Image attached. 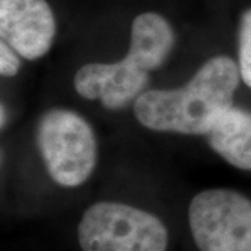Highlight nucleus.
<instances>
[{
    "label": "nucleus",
    "instance_id": "0eeeda50",
    "mask_svg": "<svg viewBox=\"0 0 251 251\" xmlns=\"http://www.w3.org/2000/svg\"><path fill=\"white\" fill-rule=\"evenodd\" d=\"M208 145L234 168L251 171V112L225 110L205 134Z\"/></svg>",
    "mask_w": 251,
    "mask_h": 251
},
{
    "label": "nucleus",
    "instance_id": "6e6552de",
    "mask_svg": "<svg viewBox=\"0 0 251 251\" xmlns=\"http://www.w3.org/2000/svg\"><path fill=\"white\" fill-rule=\"evenodd\" d=\"M239 70L243 82L251 88V7L243 13L239 24Z\"/></svg>",
    "mask_w": 251,
    "mask_h": 251
},
{
    "label": "nucleus",
    "instance_id": "1a4fd4ad",
    "mask_svg": "<svg viewBox=\"0 0 251 251\" xmlns=\"http://www.w3.org/2000/svg\"><path fill=\"white\" fill-rule=\"evenodd\" d=\"M17 52L6 42H0V74L3 77H13L20 70L21 62Z\"/></svg>",
    "mask_w": 251,
    "mask_h": 251
},
{
    "label": "nucleus",
    "instance_id": "f257e3e1",
    "mask_svg": "<svg viewBox=\"0 0 251 251\" xmlns=\"http://www.w3.org/2000/svg\"><path fill=\"white\" fill-rule=\"evenodd\" d=\"M239 81L236 62L227 56H215L186 85L143 92L134 100V115L153 131L205 135L216 119L233 106Z\"/></svg>",
    "mask_w": 251,
    "mask_h": 251
},
{
    "label": "nucleus",
    "instance_id": "f03ea898",
    "mask_svg": "<svg viewBox=\"0 0 251 251\" xmlns=\"http://www.w3.org/2000/svg\"><path fill=\"white\" fill-rule=\"evenodd\" d=\"M175 45L166 18L143 13L131 24L130 49L116 63H87L74 75V90L82 98L99 99L106 109H122L135 100L150 81V72L165 63Z\"/></svg>",
    "mask_w": 251,
    "mask_h": 251
},
{
    "label": "nucleus",
    "instance_id": "39448f33",
    "mask_svg": "<svg viewBox=\"0 0 251 251\" xmlns=\"http://www.w3.org/2000/svg\"><path fill=\"white\" fill-rule=\"evenodd\" d=\"M188 225L200 251H251V200L229 188L198 193Z\"/></svg>",
    "mask_w": 251,
    "mask_h": 251
},
{
    "label": "nucleus",
    "instance_id": "20e7f679",
    "mask_svg": "<svg viewBox=\"0 0 251 251\" xmlns=\"http://www.w3.org/2000/svg\"><path fill=\"white\" fill-rule=\"evenodd\" d=\"M36 143L49 176L62 187H78L95 169V134L88 122L73 110L56 108L44 113Z\"/></svg>",
    "mask_w": 251,
    "mask_h": 251
},
{
    "label": "nucleus",
    "instance_id": "9d476101",
    "mask_svg": "<svg viewBox=\"0 0 251 251\" xmlns=\"http://www.w3.org/2000/svg\"><path fill=\"white\" fill-rule=\"evenodd\" d=\"M4 120H6V115H4V106H1V127H4Z\"/></svg>",
    "mask_w": 251,
    "mask_h": 251
},
{
    "label": "nucleus",
    "instance_id": "7ed1b4c3",
    "mask_svg": "<svg viewBox=\"0 0 251 251\" xmlns=\"http://www.w3.org/2000/svg\"><path fill=\"white\" fill-rule=\"evenodd\" d=\"M82 251H166L169 233L158 216L133 205L100 201L78 225Z\"/></svg>",
    "mask_w": 251,
    "mask_h": 251
},
{
    "label": "nucleus",
    "instance_id": "423d86ee",
    "mask_svg": "<svg viewBox=\"0 0 251 251\" xmlns=\"http://www.w3.org/2000/svg\"><path fill=\"white\" fill-rule=\"evenodd\" d=\"M56 34L53 11L45 0H0V36L21 57L48 53Z\"/></svg>",
    "mask_w": 251,
    "mask_h": 251
}]
</instances>
